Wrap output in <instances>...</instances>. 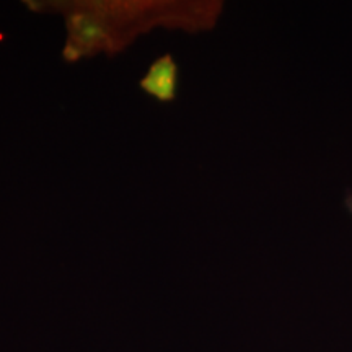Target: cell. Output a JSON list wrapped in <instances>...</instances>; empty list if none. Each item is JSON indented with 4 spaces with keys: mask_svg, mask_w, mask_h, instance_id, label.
Instances as JSON below:
<instances>
[{
    "mask_svg": "<svg viewBox=\"0 0 352 352\" xmlns=\"http://www.w3.org/2000/svg\"><path fill=\"white\" fill-rule=\"evenodd\" d=\"M25 6L63 16L67 34L60 56L69 64L118 54L155 28L209 30L222 10L220 2L189 0H44Z\"/></svg>",
    "mask_w": 352,
    "mask_h": 352,
    "instance_id": "cell-1",
    "label": "cell"
},
{
    "mask_svg": "<svg viewBox=\"0 0 352 352\" xmlns=\"http://www.w3.org/2000/svg\"><path fill=\"white\" fill-rule=\"evenodd\" d=\"M139 88L160 103L175 101L179 88V67L175 57L171 54L157 57L139 80Z\"/></svg>",
    "mask_w": 352,
    "mask_h": 352,
    "instance_id": "cell-2",
    "label": "cell"
}]
</instances>
